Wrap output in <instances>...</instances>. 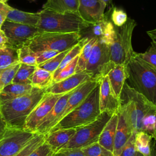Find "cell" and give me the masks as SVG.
I'll use <instances>...</instances> for the list:
<instances>
[{"instance_id":"cell-1","label":"cell","mask_w":156,"mask_h":156,"mask_svg":"<svg viewBox=\"0 0 156 156\" xmlns=\"http://www.w3.org/2000/svg\"><path fill=\"white\" fill-rule=\"evenodd\" d=\"M46 89L33 87L27 94L0 103V115L8 127L23 129L27 117L44 96Z\"/></svg>"},{"instance_id":"cell-2","label":"cell","mask_w":156,"mask_h":156,"mask_svg":"<svg viewBox=\"0 0 156 156\" xmlns=\"http://www.w3.org/2000/svg\"><path fill=\"white\" fill-rule=\"evenodd\" d=\"M119 110L124 115L133 132L142 130V121L148 113L156 112V105L125 82L120 97Z\"/></svg>"},{"instance_id":"cell-3","label":"cell","mask_w":156,"mask_h":156,"mask_svg":"<svg viewBox=\"0 0 156 156\" xmlns=\"http://www.w3.org/2000/svg\"><path fill=\"white\" fill-rule=\"evenodd\" d=\"M126 65L129 85L155 104L156 68L135 55Z\"/></svg>"},{"instance_id":"cell-4","label":"cell","mask_w":156,"mask_h":156,"mask_svg":"<svg viewBox=\"0 0 156 156\" xmlns=\"http://www.w3.org/2000/svg\"><path fill=\"white\" fill-rule=\"evenodd\" d=\"M101 113L99 83L80 104L62 118L50 131L82 127L94 121Z\"/></svg>"},{"instance_id":"cell-5","label":"cell","mask_w":156,"mask_h":156,"mask_svg":"<svg viewBox=\"0 0 156 156\" xmlns=\"http://www.w3.org/2000/svg\"><path fill=\"white\" fill-rule=\"evenodd\" d=\"M37 27L40 32H79L88 26L78 13H62L42 9Z\"/></svg>"},{"instance_id":"cell-6","label":"cell","mask_w":156,"mask_h":156,"mask_svg":"<svg viewBox=\"0 0 156 156\" xmlns=\"http://www.w3.org/2000/svg\"><path fill=\"white\" fill-rule=\"evenodd\" d=\"M80 40L79 32H40L27 45L34 52L53 51L62 52L72 48Z\"/></svg>"},{"instance_id":"cell-7","label":"cell","mask_w":156,"mask_h":156,"mask_svg":"<svg viewBox=\"0 0 156 156\" xmlns=\"http://www.w3.org/2000/svg\"><path fill=\"white\" fill-rule=\"evenodd\" d=\"M136 26V21L128 18L122 26H115V35L113 43L110 46V60L115 65H126L134 56L135 52L132 48V36Z\"/></svg>"},{"instance_id":"cell-8","label":"cell","mask_w":156,"mask_h":156,"mask_svg":"<svg viewBox=\"0 0 156 156\" xmlns=\"http://www.w3.org/2000/svg\"><path fill=\"white\" fill-rule=\"evenodd\" d=\"M113 115L107 112H102L94 121L76 128V133L62 149H82L98 142L104 127Z\"/></svg>"},{"instance_id":"cell-9","label":"cell","mask_w":156,"mask_h":156,"mask_svg":"<svg viewBox=\"0 0 156 156\" xmlns=\"http://www.w3.org/2000/svg\"><path fill=\"white\" fill-rule=\"evenodd\" d=\"M115 64L110 60V46L98 41L94 45L85 71L94 79L100 80L108 74Z\"/></svg>"},{"instance_id":"cell-10","label":"cell","mask_w":156,"mask_h":156,"mask_svg":"<svg viewBox=\"0 0 156 156\" xmlns=\"http://www.w3.org/2000/svg\"><path fill=\"white\" fill-rule=\"evenodd\" d=\"M7 38L6 47L19 49L27 46L31 40L40 33L35 26L5 21L1 28Z\"/></svg>"},{"instance_id":"cell-11","label":"cell","mask_w":156,"mask_h":156,"mask_svg":"<svg viewBox=\"0 0 156 156\" xmlns=\"http://www.w3.org/2000/svg\"><path fill=\"white\" fill-rule=\"evenodd\" d=\"M35 134L23 129L9 127L0 140V156H15Z\"/></svg>"},{"instance_id":"cell-12","label":"cell","mask_w":156,"mask_h":156,"mask_svg":"<svg viewBox=\"0 0 156 156\" xmlns=\"http://www.w3.org/2000/svg\"><path fill=\"white\" fill-rule=\"evenodd\" d=\"M80 40H88L95 38L98 41L110 46L115 35V26L105 14V18L95 23L88 24L79 32Z\"/></svg>"},{"instance_id":"cell-13","label":"cell","mask_w":156,"mask_h":156,"mask_svg":"<svg viewBox=\"0 0 156 156\" xmlns=\"http://www.w3.org/2000/svg\"><path fill=\"white\" fill-rule=\"evenodd\" d=\"M62 95L63 94H53L46 93L42 99L27 117L23 129L27 132L35 133L38 126L50 112Z\"/></svg>"},{"instance_id":"cell-14","label":"cell","mask_w":156,"mask_h":156,"mask_svg":"<svg viewBox=\"0 0 156 156\" xmlns=\"http://www.w3.org/2000/svg\"><path fill=\"white\" fill-rule=\"evenodd\" d=\"M106 6L102 0H79L78 14L87 23H95L105 18Z\"/></svg>"},{"instance_id":"cell-15","label":"cell","mask_w":156,"mask_h":156,"mask_svg":"<svg viewBox=\"0 0 156 156\" xmlns=\"http://www.w3.org/2000/svg\"><path fill=\"white\" fill-rule=\"evenodd\" d=\"M120 100L113 91L107 76L99 80V107L101 112H107L112 114L118 113Z\"/></svg>"},{"instance_id":"cell-16","label":"cell","mask_w":156,"mask_h":156,"mask_svg":"<svg viewBox=\"0 0 156 156\" xmlns=\"http://www.w3.org/2000/svg\"><path fill=\"white\" fill-rule=\"evenodd\" d=\"M91 79H93L91 74L85 71L76 73L63 80L52 83L46 89V93L53 94H63L75 90Z\"/></svg>"},{"instance_id":"cell-17","label":"cell","mask_w":156,"mask_h":156,"mask_svg":"<svg viewBox=\"0 0 156 156\" xmlns=\"http://www.w3.org/2000/svg\"><path fill=\"white\" fill-rule=\"evenodd\" d=\"M74 90L63 94L59 98L52 110L38 126L35 133L45 135L58 123V119L65 108L68 98Z\"/></svg>"},{"instance_id":"cell-18","label":"cell","mask_w":156,"mask_h":156,"mask_svg":"<svg viewBox=\"0 0 156 156\" xmlns=\"http://www.w3.org/2000/svg\"><path fill=\"white\" fill-rule=\"evenodd\" d=\"M99 80L91 79L78 87L73 91L68 98L65 108L58 119V122L85 100L88 95L99 84Z\"/></svg>"},{"instance_id":"cell-19","label":"cell","mask_w":156,"mask_h":156,"mask_svg":"<svg viewBox=\"0 0 156 156\" xmlns=\"http://www.w3.org/2000/svg\"><path fill=\"white\" fill-rule=\"evenodd\" d=\"M118 121L116 129L114 144H113V154L115 156H118L121 151L129 140L132 134L134 132L132 130L124 113L119 110Z\"/></svg>"},{"instance_id":"cell-20","label":"cell","mask_w":156,"mask_h":156,"mask_svg":"<svg viewBox=\"0 0 156 156\" xmlns=\"http://www.w3.org/2000/svg\"><path fill=\"white\" fill-rule=\"evenodd\" d=\"M76 129H58L45 134V141L54 152L61 150L69 141L76 133Z\"/></svg>"},{"instance_id":"cell-21","label":"cell","mask_w":156,"mask_h":156,"mask_svg":"<svg viewBox=\"0 0 156 156\" xmlns=\"http://www.w3.org/2000/svg\"><path fill=\"white\" fill-rule=\"evenodd\" d=\"M107 76L113 91L119 98L124 84L127 79L126 65L124 64L115 65Z\"/></svg>"},{"instance_id":"cell-22","label":"cell","mask_w":156,"mask_h":156,"mask_svg":"<svg viewBox=\"0 0 156 156\" xmlns=\"http://www.w3.org/2000/svg\"><path fill=\"white\" fill-rule=\"evenodd\" d=\"M118 121V114L114 113L104 127L98 139V143L111 152H113V144Z\"/></svg>"},{"instance_id":"cell-23","label":"cell","mask_w":156,"mask_h":156,"mask_svg":"<svg viewBox=\"0 0 156 156\" xmlns=\"http://www.w3.org/2000/svg\"><path fill=\"white\" fill-rule=\"evenodd\" d=\"M40 18V13L23 12L13 7L8 13L5 21L37 27Z\"/></svg>"},{"instance_id":"cell-24","label":"cell","mask_w":156,"mask_h":156,"mask_svg":"<svg viewBox=\"0 0 156 156\" xmlns=\"http://www.w3.org/2000/svg\"><path fill=\"white\" fill-rule=\"evenodd\" d=\"M79 0H47L43 9L62 13H78Z\"/></svg>"},{"instance_id":"cell-25","label":"cell","mask_w":156,"mask_h":156,"mask_svg":"<svg viewBox=\"0 0 156 156\" xmlns=\"http://www.w3.org/2000/svg\"><path fill=\"white\" fill-rule=\"evenodd\" d=\"M32 88L31 84L12 83L0 91V103L27 94L32 91Z\"/></svg>"},{"instance_id":"cell-26","label":"cell","mask_w":156,"mask_h":156,"mask_svg":"<svg viewBox=\"0 0 156 156\" xmlns=\"http://www.w3.org/2000/svg\"><path fill=\"white\" fill-rule=\"evenodd\" d=\"M152 136L144 131L136 133L135 143L136 151L144 156H149L154 144L152 143Z\"/></svg>"},{"instance_id":"cell-27","label":"cell","mask_w":156,"mask_h":156,"mask_svg":"<svg viewBox=\"0 0 156 156\" xmlns=\"http://www.w3.org/2000/svg\"><path fill=\"white\" fill-rule=\"evenodd\" d=\"M53 75L50 72L37 67L31 79V85L33 87L47 88L52 84Z\"/></svg>"},{"instance_id":"cell-28","label":"cell","mask_w":156,"mask_h":156,"mask_svg":"<svg viewBox=\"0 0 156 156\" xmlns=\"http://www.w3.org/2000/svg\"><path fill=\"white\" fill-rule=\"evenodd\" d=\"M19 63L17 49L9 47L0 48V71Z\"/></svg>"},{"instance_id":"cell-29","label":"cell","mask_w":156,"mask_h":156,"mask_svg":"<svg viewBox=\"0 0 156 156\" xmlns=\"http://www.w3.org/2000/svg\"><path fill=\"white\" fill-rule=\"evenodd\" d=\"M83 42V44L82 50L78 56V61L76 69V73H79L85 71L86 64L90 58L93 48L95 43L97 42V40L95 38H91L86 41L85 42Z\"/></svg>"},{"instance_id":"cell-30","label":"cell","mask_w":156,"mask_h":156,"mask_svg":"<svg viewBox=\"0 0 156 156\" xmlns=\"http://www.w3.org/2000/svg\"><path fill=\"white\" fill-rule=\"evenodd\" d=\"M37 67V66L20 63L12 83L31 84V79Z\"/></svg>"},{"instance_id":"cell-31","label":"cell","mask_w":156,"mask_h":156,"mask_svg":"<svg viewBox=\"0 0 156 156\" xmlns=\"http://www.w3.org/2000/svg\"><path fill=\"white\" fill-rule=\"evenodd\" d=\"M83 44V42L81 40L76 44L74 46H73L72 48H71L67 54L64 57L63 59L62 60L60 66L57 68V69L54 73L53 74V79L58 74V73L64 68L65 67L68 63H69L73 60H74L77 56H78L82 50V46ZM52 79V80H53Z\"/></svg>"},{"instance_id":"cell-32","label":"cell","mask_w":156,"mask_h":156,"mask_svg":"<svg viewBox=\"0 0 156 156\" xmlns=\"http://www.w3.org/2000/svg\"><path fill=\"white\" fill-rule=\"evenodd\" d=\"M85 156H115L113 153L100 144L98 142L81 149Z\"/></svg>"},{"instance_id":"cell-33","label":"cell","mask_w":156,"mask_h":156,"mask_svg":"<svg viewBox=\"0 0 156 156\" xmlns=\"http://www.w3.org/2000/svg\"><path fill=\"white\" fill-rule=\"evenodd\" d=\"M44 140V135L35 133L34 137L15 156H29V154L41 144Z\"/></svg>"},{"instance_id":"cell-34","label":"cell","mask_w":156,"mask_h":156,"mask_svg":"<svg viewBox=\"0 0 156 156\" xmlns=\"http://www.w3.org/2000/svg\"><path fill=\"white\" fill-rule=\"evenodd\" d=\"M18 59L20 63L37 66V54L28 46L18 49Z\"/></svg>"},{"instance_id":"cell-35","label":"cell","mask_w":156,"mask_h":156,"mask_svg":"<svg viewBox=\"0 0 156 156\" xmlns=\"http://www.w3.org/2000/svg\"><path fill=\"white\" fill-rule=\"evenodd\" d=\"M20 66V63L13 65L0 71V91L13 82V78Z\"/></svg>"},{"instance_id":"cell-36","label":"cell","mask_w":156,"mask_h":156,"mask_svg":"<svg viewBox=\"0 0 156 156\" xmlns=\"http://www.w3.org/2000/svg\"><path fill=\"white\" fill-rule=\"evenodd\" d=\"M69 50L60 52L59 54H58L55 56L53 57L51 59L38 65L37 66L50 72L53 75L54 73L57 69V68L60 66L62 60L63 59L64 57L67 54V52H68Z\"/></svg>"},{"instance_id":"cell-37","label":"cell","mask_w":156,"mask_h":156,"mask_svg":"<svg viewBox=\"0 0 156 156\" xmlns=\"http://www.w3.org/2000/svg\"><path fill=\"white\" fill-rule=\"evenodd\" d=\"M78 56H77L58 73V74L53 79L52 83L63 80L76 73V69L78 61Z\"/></svg>"},{"instance_id":"cell-38","label":"cell","mask_w":156,"mask_h":156,"mask_svg":"<svg viewBox=\"0 0 156 156\" xmlns=\"http://www.w3.org/2000/svg\"><path fill=\"white\" fill-rule=\"evenodd\" d=\"M110 17V21L116 27L122 26L128 19L126 13L123 10L115 7L112 10Z\"/></svg>"},{"instance_id":"cell-39","label":"cell","mask_w":156,"mask_h":156,"mask_svg":"<svg viewBox=\"0 0 156 156\" xmlns=\"http://www.w3.org/2000/svg\"><path fill=\"white\" fill-rule=\"evenodd\" d=\"M135 56L156 68V48L152 45L144 52H135Z\"/></svg>"},{"instance_id":"cell-40","label":"cell","mask_w":156,"mask_h":156,"mask_svg":"<svg viewBox=\"0 0 156 156\" xmlns=\"http://www.w3.org/2000/svg\"><path fill=\"white\" fill-rule=\"evenodd\" d=\"M156 126V112L148 113L142 121V130L151 135L155 130Z\"/></svg>"},{"instance_id":"cell-41","label":"cell","mask_w":156,"mask_h":156,"mask_svg":"<svg viewBox=\"0 0 156 156\" xmlns=\"http://www.w3.org/2000/svg\"><path fill=\"white\" fill-rule=\"evenodd\" d=\"M136 133H133L129 140L122 147L118 156H135L137 152L135 147V139Z\"/></svg>"},{"instance_id":"cell-42","label":"cell","mask_w":156,"mask_h":156,"mask_svg":"<svg viewBox=\"0 0 156 156\" xmlns=\"http://www.w3.org/2000/svg\"><path fill=\"white\" fill-rule=\"evenodd\" d=\"M54 151L51 147L45 141L32 152L29 156H52Z\"/></svg>"},{"instance_id":"cell-43","label":"cell","mask_w":156,"mask_h":156,"mask_svg":"<svg viewBox=\"0 0 156 156\" xmlns=\"http://www.w3.org/2000/svg\"><path fill=\"white\" fill-rule=\"evenodd\" d=\"M60 52L53 51H43L37 52V66L48 61Z\"/></svg>"},{"instance_id":"cell-44","label":"cell","mask_w":156,"mask_h":156,"mask_svg":"<svg viewBox=\"0 0 156 156\" xmlns=\"http://www.w3.org/2000/svg\"><path fill=\"white\" fill-rule=\"evenodd\" d=\"M52 156H85L81 149H62L54 154Z\"/></svg>"},{"instance_id":"cell-45","label":"cell","mask_w":156,"mask_h":156,"mask_svg":"<svg viewBox=\"0 0 156 156\" xmlns=\"http://www.w3.org/2000/svg\"><path fill=\"white\" fill-rule=\"evenodd\" d=\"M12 7L9 5L5 2H0V29L2 25L6 20L7 15Z\"/></svg>"},{"instance_id":"cell-46","label":"cell","mask_w":156,"mask_h":156,"mask_svg":"<svg viewBox=\"0 0 156 156\" xmlns=\"http://www.w3.org/2000/svg\"><path fill=\"white\" fill-rule=\"evenodd\" d=\"M8 128L9 127L6 122L0 115V140L3 138Z\"/></svg>"},{"instance_id":"cell-47","label":"cell","mask_w":156,"mask_h":156,"mask_svg":"<svg viewBox=\"0 0 156 156\" xmlns=\"http://www.w3.org/2000/svg\"><path fill=\"white\" fill-rule=\"evenodd\" d=\"M7 38L3 30L0 29V48H5L7 46Z\"/></svg>"},{"instance_id":"cell-48","label":"cell","mask_w":156,"mask_h":156,"mask_svg":"<svg viewBox=\"0 0 156 156\" xmlns=\"http://www.w3.org/2000/svg\"><path fill=\"white\" fill-rule=\"evenodd\" d=\"M135 156H144V155H143L137 152ZM149 156H156V147L155 146V144H154V145H153L152 149V152H151V154Z\"/></svg>"},{"instance_id":"cell-49","label":"cell","mask_w":156,"mask_h":156,"mask_svg":"<svg viewBox=\"0 0 156 156\" xmlns=\"http://www.w3.org/2000/svg\"><path fill=\"white\" fill-rule=\"evenodd\" d=\"M102 1L106 4L107 5H110L112 2V0H102Z\"/></svg>"},{"instance_id":"cell-50","label":"cell","mask_w":156,"mask_h":156,"mask_svg":"<svg viewBox=\"0 0 156 156\" xmlns=\"http://www.w3.org/2000/svg\"><path fill=\"white\" fill-rule=\"evenodd\" d=\"M152 138H154L155 140H156V126H155V130L153 132V133H152L151 135Z\"/></svg>"},{"instance_id":"cell-51","label":"cell","mask_w":156,"mask_h":156,"mask_svg":"<svg viewBox=\"0 0 156 156\" xmlns=\"http://www.w3.org/2000/svg\"><path fill=\"white\" fill-rule=\"evenodd\" d=\"M151 45H152V46H155L156 48V43L151 41Z\"/></svg>"},{"instance_id":"cell-52","label":"cell","mask_w":156,"mask_h":156,"mask_svg":"<svg viewBox=\"0 0 156 156\" xmlns=\"http://www.w3.org/2000/svg\"><path fill=\"white\" fill-rule=\"evenodd\" d=\"M8 0H0V2H6Z\"/></svg>"},{"instance_id":"cell-53","label":"cell","mask_w":156,"mask_h":156,"mask_svg":"<svg viewBox=\"0 0 156 156\" xmlns=\"http://www.w3.org/2000/svg\"><path fill=\"white\" fill-rule=\"evenodd\" d=\"M155 105H156V103H155Z\"/></svg>"}]
</instances>
